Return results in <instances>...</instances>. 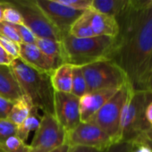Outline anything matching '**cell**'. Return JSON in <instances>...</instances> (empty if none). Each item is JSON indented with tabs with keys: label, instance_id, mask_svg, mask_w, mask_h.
<instances>
[{
	"label": "cell",
	"instance_id": "7",
	"mask_svg": "<svg viewBox=\"0 0 152 152\" xmlns=\"http://www.w3.org/2000/svg\"><path fill=\"white\" fill-rule=\"evenodd\" d=\"M5 5L16 9L23 18V24L39 39L61 41L60 32L51 24L36 3V0H0Z\"/></svg>",
	"mask_w": 152,
	"mask_h": 152
},
{
	"label": "cell",
	"instance_id": "18",
	"mask_svg": "<svg viewBox=\"0 0 152 152\" xmlns=\"http://www.w3.org/2000/svg\"><path fill=\"white\" fill-rule=\"evenodd\" d=\"M127 4V0H92L91 9L99 13L116 17Z\"/></svg>",
	"mask_w": 152,
	"mask_h": 152
},
{
	"label": "cell",
	"instance_id": "19",
	"mask_svg": "<svg viewBox=\"0 0 152 152\" xmlns=\"http://www.w3.org/2000/svg\"><path fill=\"white\" fill-rule=\"evenodd\" d=\"M35 45L48 56L64 64L62 42L50 39H36Z\"/></svg>",
	"mask_w": 152,
	"mask_h": 152
},
{
	"label": "cell",
	"instance_id": "10",
	"mask_svg": "<svg viewBox=\"0 0 152 152\" xmlns=\"http://www.w3.org/2000/svg\"><path fill=\"white\" fill-rule=\"evenodd\" d=\"M36 3L62 37L69 33L71 26L85 11L74 9L52 0H36Z\"/></svg>",
	"mask_w": 152,
	"mask_h": 152
},
{
	"label": "cell",
	"instance_id": "23",
	"mask_svg": "<svg viewBox=\"0 0 152 152\" xmlns=\"http://www.w3.org/2000/svg\"><path fill=\"white\" fill-rule=\"evenodd\" d=\"M1 152H30V145L20 140L16 135L11 136L5 141L0 143Z\"/></svg>",
	"mask_w": 152,
	"mask_h": 152
},
{
	"label": "cell",
	"instance_id": "16",
	"mask_svg": "<svg viewBox=\"0 0 152 152\" xmlns=\"http://www.w3.org/2000/svg\"><path fill=\"white\" fill-rule=\"evenodd\" d=\"M51 83L56 92L71 93L72 82V65L63 64L51 73Z\"/></svg>",
	"mask_w": 152,
	"mask_h": 152
},
{
	"label": "cell",
	"instance_id": "20",
	"mask_svg": "<svg viewBox=\"0 0 152 152\" xmlns=\"http://www.w3.org/2000/svg\"><path fill=\"white\" fill-rule=\"evenodd\" d=\"M38 111L39 109L34 107L30 115L21 124L17 126L16 136L24 142L28 140V136L30 132L31 131H36L39 126L41 117H39Z\"/></svg>",
	"mask_w": 152,
	"mask_h": 152
},
{
	"label": "cell",
	"instance_id": "27",
	"mask_svg": "<svg viewBox=\"0 0 152 152\" xmlns=\"http://www.w3.org/2000/svg\"><path fill=\"white\" fill-rule=\"evenodd\" d=\"M0 2H1V1H0ZM5 6H6V7H5V10H4L3 21L7 22L8 23H11V24H23V18H22L21 15L19 14V12L16 9H15V8H13L11 7H8L7 5H5Z\"/></svg>",
	"mask_w": 152,
	"mask_h": 152
},
{
	"label": "cell",
	"instance_id": "38",
	"mask_svg": "<svg viewBox=\"0 0 152 152\" xmlns=\"http://www.w3.org/2000/svg\"><path fill=\"white\" fill-rule=\"evenodd\" d=\"M146 120H147L149 127L152 128V101H150L149 104L147 107V109H146Z\"/></svg>",
	"mask_w": 152,
	"mask_h": 152
},
{
	"label": "cell",
	"instance_id": "39",
	"mask_svg": "<svg viewBox=\"0 0 152 152\" xmlns=\"http://www.w3.org/2000/svg\"><path fill=\"white\" fill-rule=\"evenodd\" d=\"M151 72H152V55H151V56H150V58H149V60H148V64H147V67H146V70H145V72H144V75H143V78H142V80H141L140 89H141V87H142V84H143L145 79L147 78V76H148Z\"/></svg>",
	"mask_w": 152,
	"mask_h": 152
},
{
	"label": "cell",
	"instance_id": "11",
	"mask_svg": "<svg viewBox=\"0 0 152 152\" xmlns=\"http://www.w3.org/2000/svg\"><path fill=\"white\" fill-rule=\"evenodd\" d=\"M54 115L66 133L73 130L82 122L80 99L72 93L55 91Z\"/></svg>",
	"mask_w": 152,
	"mask_h": 152
},
{
	"label": "cell",
	"instance_id": "24",
	"mask_svg": "<svg viewBox=\"0 0 152 152\" xmlns=\"http://www.w3.org/2000/svg\"><path fill=\"white\" fill-rule=\"evenodd\" d=\"M11 25L17 32L22 43L35 44L37 37L32 33V31L28 27H26L24 24H11Z\"/></svg>",
	"mask_w": 152,
	"mask_h": 152
},
{
	"label": "cell",
	"instance_id": "26",
	"mask_svg": "<svg viewBox=\"0 0 152 152\" xmlns=\"http://www.w3.org/2000/svg\"><path fill=\"white\" fill-rule=\"evenodd\" d=\"M0 36L7 38L18 44H21L22 41L12 25L5 21H0Z\"/></svg>",
	"mask_w": 152,
	"mask_h": 152
},
{
	"label": "cell",
	"instance_id": "30",
	"mask_svg": "<svg viewBox=\"0 0 152 152\" xmlns=\"http://www.w3.org/2000/svg\"><path fill=\"white\" fill-rule=\"evenodd\" d=\"M132 148V143L128 141H121L113 143L104 152H130Z\"/></svg>",
	"mask_w": 152,
	"mask_h": 152
},
{
	"label": "cell",
	"instance_id": "34",
	"mask_svg": "<svg viewBox=\"0 0 152 152\" xmlns=\"http://www.w3.org/2000/svg\"><path fill=\"white\" fill-rule=\"evenodd\" d=\"M127 3L135 9H144L152 4V0H127Z\"/></svg>",
	"mask_w": 152,
	"mask_h": 152
},
{
	"label": "cell",
	"instance_id": "42",
	"mask_svg": "<svg viewBox=\"0 0 152 152\" xmlns=\"http://www.w3.org/2000/svg\"><path fill=\"white\" fill-rule=\"evenodd\" d=\"M0 152H1V151H0Z\"/></svg>",
	"mask_w": 152,
	"mask_h": 152
},
{
	"label": "cell",
	"instance_id": "6",
	"mask_svg": "<svg viewBox=\"0 0 152 152\" xmlns=\"http://www.w3.org/2000/svg\"><path fill=\"white\" fill-rule=\"evenodd\" d=\"M132 86L130 81L126 82L94 115L86 121L101 128L111 138L113 143L119 142L122 113Z\"/></svg>",
	"mask_w": 152,
	"mask_h": 152
},
{
	"label": "cell",
	"instance_id": "15",
	"mask_svg": "<svg viewBox=\"0 0 152 152\" xmlns=\"http://www.w3.org/2000/svg\"><path fill=\"white\" fill-rule=\"evenodd\" d=\"M23 95L20 84L10 65H0V97L15 102Z\"/></svg>",
	"mask_w": 152,
	"mask_h": 152
},
{
	"label": "cell",
	"instance_id": "21",
	"mask_svg": "<svg viewBox=\"0 0 152 152\" xmlns=\"http://www.w3.org/2000/svg\"><path fill=\"white\" fill-rule=\"evenodd\" d=\"M69 34L72 35V37L80 38V39L95 37L93 34V31L91 30L90 20H89L86 10L71 26Z\"/></svg>",
	"mask_w": 152,
	"mask_h": 152
},
{
	"label": "cell",
	"instance_id": "1",
	"mask_svg": "<svg viewBox=\"0 0 152 152\" xmlns=\"http://www.w3.org/2000/svg\"><path fill=\"white\" fill-rule=\"evenodd\" d=\"M115 18L119 33L111 59L124 71L133 87L140 89L152 55V4L144 9H135L127 3Z\"/></svg>",
	"mask_w": 152,
	"mask_h": 152
},
{
	"label": "cell",
	"instance_id": "12",
	"mask_svg": "<svg viewBox=\"0 0 152 152\" xmlns=\"http://www.w3.org/2000/svg\"><path fill=\"white\" fill-rule=\"evenodd\" d=\"M20 58L30 66L40 72L51 73L61 64L59 61L45 55L35 44H20Z\"/></svg>",
	"mask_w": 152,
	"mask_h": 152
},
{
	"label": "cell",
	"instance_id": "36",
	"mask_svg": "<svg viewBox=\"0 0 152 152\" xmlns=\"http://www.w3.org/2000/svg\"><path fill=\"white\" fill-rule=\"evenodd\" d=\"M105 150H100L95 148L83 147V146H70L68 152H104Z\"/></svg>",
	"mask_w": 152,
	"mask_h": 152
},
{
	"label": "cell",
	"instance_id": "33",
	"mask_svg": "<svg viewBox=\"0 0 152 152\" xmlns=\"http://www.w3.org/2000/svg\"><path fill=\"white\" fill-rule=\"evenodd\" d=\"M134 140H141V141L145 142L146 144H148L152 148V128L148 127V129L143 131L141 133H140Z\"/></svg>",
	"mask_w": 152,
	"mask_h": 152
},
{
	"label": "cell",
	"instance_id": "35",
	"mask_svg": "<svg viewBox=\"0 0 152 152\" xmlns=\"http://www.w3.org/2000/svg\"><path fill=\"white\" fill-rule=\"evenodd\" d=\"M14 58L12 56H10L4 48L0 45V65H10L11 63L14 61Z\"/></svg>",
	"mask_w": 152,
	"mask_h": 152
},
{
	"label": "cell",
	"instance_id": "9",
	"mask_svg": "<svg viewBox=\"0 0 152 152\" xmlns=\"http://www.w3.org/2000/svg\"><path fill=\"white\" fill-rule=\"evenodd\" d=\"M65 143L69 146H83L106 150L113 144L111 138L98 125L90 122H81L66 133Z\"/></svg>",
	"mask_w": 152,
	"mask_h": 152
},
{
	"label": "cell",
	"instance_id": "3",
	"mask_svg": "<svg viewBox=\"0 0 152 152\" xmlns=\"http://www.w3.org/2000/svg\"><path fill=\"white\" fill-rule=\"evenodd\" d=\"M64 64L83 66L103 59H111L115 48V38L95 36L75 38L69 33L61 39Z\"/></svg>",
	"mask_w": 152,
	"mask_h": 152
},
{
	"label": "cell",
	"instance_id": "37",
	"mask_svg": "<svg viewBox=\"0 0 152 152\" xmlns=\"http://www.w3.org/2000/svg\"><path fill=\"white\" fill-rule=\"evenodd\" d=\"M141 89H144L149 92L152 93V72L147 76V78L145 79Z\"/></svg>",
	"mask_w": 152,
	"mask_h": 152
},
{
	"label": "cell",
	"instance_id": "17",
	"mask_svg": "<svg viewBox=\"0 0 152 152\" xmlns=\"http://www.w3.org/2000/svg\"><path fill=\"white\" fill-rule=\"evenodd\" d=\"M33 107H34L31 100L25 95H23L19 99L13 103L7 119L18 126L30 115Z\"/></svg>",
	"mask_w": 152,
	"mask_h": 152
},
{
	"label": "cell",
	"instance_id": "31",
	"mask_svg": "<svg viewBox=\"0 0 152 152\" xmlns=\"http://www.w3.org/2000/svg\"><path fill=\"white\" fill-rule=\"evenodd\" d=\"M14 102L0 97V119H7Z\"/></svg>",
	"mask_w": 152,
	"mask_h": 152
},
{
	"label": "cell",
	"instance_id": "41",
	"mask_svg": "<svg viewBox=\"0 0 152 152\" xmlns=\"http://www.w3.org/2000/svg\"><path fill=\"white\" fill-rule=\"evenodd\" d=\"M5 7L6 6L2 2H0V21H3V15H4Z\"/></svg>",
	"mask_w": 152,
	"mask_h": 152
},
{
	"label": "cell",
	"instance_id": "40",
	"mask_svg": "<svg viewBox=\"0 0 152 152\" xmlns=\"http://www.w3.org/2000/svg\"><path fill=\"white\" fill-rule=\"evenodd\" d=\"M69 148H70V146H69L67 143H64V144L61 145L60 147H58L57 148L54 149V150L51 151V152H68Z\"/></svg>",
	"mask_w": 152,
	"mask_h": 152
},
{
	"label": "cell",
	"instance_id": "14",
	"mask_svg": "<svg viewBox=\"0 0 152 152\" xmlns=\"http://www.w3.org/2000/svg\"><path fill=\"white\" fill-rule=\"evenodd\" d=\"M94 36H109L115 38L119 33V25L115 17L107 15L93 9L86 10Z\"/></svg>",
	"mask_w": 152,
	"mask_h": 152
},
{
	"label": "cell",
	"instance_id": "5",
	"mask_svg": "<svg viewBox=\"0 0 152 152\" xmlns=\"http://www.w3.org/2000/svg\"><path fill=\"white\" fill-rule=\"evenodd\" d=\"M87 83L88 92L119 89L128 77L124 71L112 59H103L81 66Z\"/></svg>",
	"mask_w": 152,
	"mask_h": 152
},
{
	"label": "cell",
	"instance_id": "2",
	"mask_svg": "<svg viewBox=\"0 0 152 152\" xmlns=\"http://www.w3.org/2000/svg\"><path fill=\"white\" fill-rule=\"evenodd\" d=\"M10 67L20 84L23 94L31 100L33 107L42 110L43 114L54 115L55 91L50 74L36 70L20 57L14 59Z\"/></svg>",
	"mask_w": 152,
	"mask_h": 152
},
{
	"label": "cell",
	"instance_id": "8",
	"mask_svg": "<svg viewBox=\"0 0 152 152\" xmlns=\"http://www.w3.org/2000/svg\"><path fill=\"white\" fill-rule=\"evenodd\" d=\"M66 132L54 115L43 114L30 145V152H51L65 143Z\"/></svg>",
	"mask_w": 152,
	"mask_h": 152
},
{
	"label": "cell",
	"instance_id": "22",
	"mask_svg": "<svg viewBox=\"0 0 152 152\" xmlns=\"http://www.w3.org/2000/svg\"><path fill=\"white\" fill-rule=\"evenodd\" d=\"M87 92V83L82 67L78 65H72V82L71 93L80 99Z\"/></svg>",
	"mask_w": 152,
	"mask_h": 152
},
{
	"label": "cell",
	"instance_id": "29",
	"mask_svg": "<svg viewBox=\"0 0 152 152\" xmlns=\"http://www.w3.org/2000/svg\"><path fill=\"white\" fill-rule=\"evenodd\" d=\"M0 45H1L4 48V49L14 58L20 57V44L7 38L0 36Z\"/></svg>",
	"mask_w": 152,
	"mask_h": 152
},
{
	"label": "cell",
	"instance_id": "13",
	"mask_svg": "<svg viewBox=\"0 0 152 152\" xmlns=\"http://www.w3.org/2000/svg\"><path fill=\"white\" fill-rule=\"evenodd\" d=\"M119 89H109L87 92L85 95L81 97L80 113L82 122H86L92 115H94Z\"/></svg>",
	"mask_w": 152,
	"mask_h": 152
},
{
	"label": "cell",
	"instance_id": "25",
	"mask_svg": "<svg viewBox=\"0 0 152 152\" xmlns=\"http://www.w3.org/2000/svg\"><path fill=\"white\" fill-rule=\"evenodd\" d=\"M17 126L8 119H0V143L11 136L16 135Z\"/></svg>",
	"mask_w": 152,
	"mask_h": 152
},
{
	"label": "cell",
	"instance_id": "4",
	"mask_svg": "<svg viewBox=\"0 0 152 152\" xmlns=\"http://www.w3.org/2000/svg\"><path fill=\"white\" fill-rule=\"evenodd\" d=\"M152 101V93L144 89H130L121 117V141H132L140 133L149 127L146 120V109Z\"/></svg>",
	"mask_w": 152,
	"mask_h": 152
},
{
	"label": "cell",
	"instance_id": "28",
	"mask_svg": "<svg viewBox=\"0 0 152 152\" xmlns=\"http://www.w3.org/2000/svg\"><path fill=\"white\" fill-rule=\"evenodd\" d=\"M52 1L78 10H88L91 8L92 5V0H52Z\"/></svg>",
	"mask_w": 152,
	"mask_h": 152
},
{
	"label": "cell",
	"instance_id": "32",
	"mask_svg": "<svg viewBox=\"0 0 152 152\" xmlns=\"http://www.w3.org/2000/svg\"><path fill=\"white\" fill-rule=\"evenodd\" d=\"M131 143L132 148L130 152H152V148L141 140H134L131 141Z\"/></svg>",
	"mask_w": 152,
	"mask_h": 152
}]
</instances>
